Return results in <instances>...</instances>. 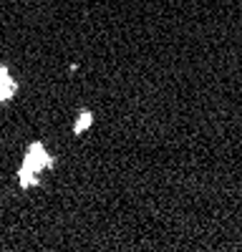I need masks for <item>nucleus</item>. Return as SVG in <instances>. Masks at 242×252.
<instances>
[{
    "label": "nucleus",
    "instance_id": "nucleus-1",
    "mask_svg": "<svg viewBox=\"0 0 242 252\" xmlns=\"http://www.w3.org/2000/svg\"><path fill=\"white\" fill-rule=\"evenodd\" d=\"M53 164V159L46 154V149L40 144H33V149L28 152V157H26V161H23V166H20V184L23 187H30L33 182H35V172H40V169H46V166H51Z\"/></svg>",
    "mask_w": 242,
    "mask_h": 252
},
{
    "label": "nucleus",
    "instance_id": "nucleus-2",
    "mask_svg": "<svg viewBox=\"0 0 242 252\" xmlns=\"http://www.w3.org/2000/svg\"><path fill=\"white\" fill-rule=\"evenodd\" d=\"M89 124H91V114H84V116H78V121H76V134L86 131V129H89Z\"/></svg>",
    "mask_w": 242,
    "mask_h": 252
}]
</instances>
